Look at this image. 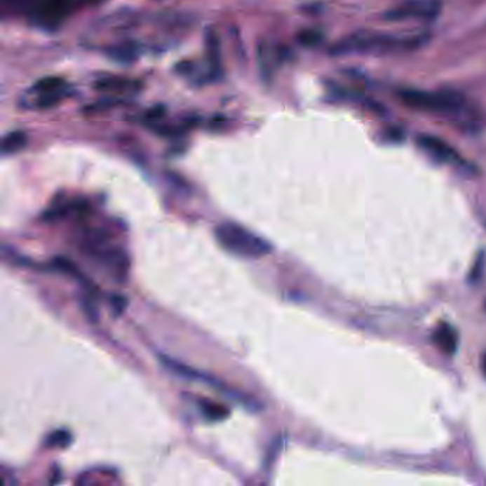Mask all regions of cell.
Masks as SVG:
<instances>
[{
  "mask_svg": "<svg viewBox=\"0 0 486 486\" xmlns=\"http://www.w3.org/2000/svg\"><path fill=\"white\" fill-rule=\"evenodd\" d=\"M214 233L221 247L243 258H262L273 251L267 240L231 221L217 226Z\"/></svg>",
  "mask_w": 486,
  "mask_h": 486,
  "instance_id": "cell-1",
  "label": "cell"
},
{
  "mask_svg": "<svg viewBox=\"0 0 486 486\" xmlns=\"http://www.w3.org/2000/svg\"><path fill=\"white\" fill-rule=\"evenodd\" d=\"M422 43L421 37L414 39H398V37H389L386 34L381 33H370V32H361L352 34L344 40H341L338 44H335L332 53L335 55H345L352 52H385V50H395V49H414Z\"/></svg>",
  "mask_w": 486,
  "mask_h": 486,
  "instance_id": "cell-2",
  "label": "cell"
},
{
  "mask_svg": "<svg viewBox=\"0 0 486 486\" xmlns=\"http://www.w3.org/2000/svg\"><path fill=\"white\" fill-rule=\"evenodd\" d=\"M398 97L411 109L429 113H455L465 104L464 97L454 92L431 93L415 90V88H404L398 92Z\"/></svg>",
  "mask_w": 486,
  "mask_h": 486,
  "instance_id": "cell-3",
  "label": "cell"
},
{
  "mask_svg": "<svg viewBox=\"0 0 486 486\" xmlns=\"http://www.w3.org/2000/svg\"><path fill=\"white\" fill-rule=\"evenodd\" d=\"M160 361H161V364H163L168 371H171V372L175 374V375H179V377H182V378H187V379H193V381H194V379H196V381H201V382H204L205 385H208V386H211V388H214V389H218V391H221V392H224L226 396H230L231 400H234V401H237V403H241L243 405H245V408H248V410H251V411L259 410L258 401H255V400H252V398H250L248 395H244V393H241L240 391H237V389L229 386L226 382L220 381L218 378H212V377L207 375L205 372H201V371L194 370V368H191V367H189V365H184V364L179 363L177 360H173V358H170V357L161 356V357H160Z\"/></svg>",
  "mask_w": 486,
  "mask_h": 486,
  "instance_id": "cell-4",
  "label": "cell"
},
{
  "mask_svg": "<svg viewBox=\"0 0 486 486\" xmlns=\"http://www.w3.org/2000/svg\"><path fill=\"white\" fill-rule=\"evenodd\" d=\"M77 0H27L32 22L43 29H56L73 12Z\"/></svg>",
  "mask_w": 486,
  "mask_h": 486,
  "instance_id": "cell-5",
  "label": "cell"
},
{
  "mask_svg": "<svg viewBox=\"0 0 486 486\" xmlns=\"http://www.w3.org/2000/svg\"><path fill=\"white\" fill-rule=\"evenodd\" d=\"M69 95V86L60 77H44L36 81L25 95V104L32 109H50Z\"/></svg>",
  "mask_w": 486,
  "mask_h": 486,
  "instance_id": "cell-6",
  "label": "cell"
},
{
  "mask_svg": "<svg viewBox=\"0 0 486 486\" xmlns=\"http://www.w3.org/2000/svg\"><path fill=\"white\" fill-rule=\"evenodd\" d=\"M440 0H408L385 12L384 19L389 22L403 20H432L440 13Z\"/></svg>",
  "mask_w": 486,
  "mask_h": 486,
  "instance_id": "cell-7",
  "label": "cell"
},
{
  "mask_svg": "<svg viewBox=\"0 0 486 486\" xmlns=\"http://www.w3.org/2000/svg\"><path fill=\"white\" fill-rule=\"evenodd\" d=\"M417 144L424 153L438 163H462L459 154L448 143L435 136L419 135Z\"/></svg>",
  "mask_w": 486,
  "mask_h": 486,
  "instance_id": "cell-8",
  "label": "cell"
},
{
  "mask_svg": "<svg viewBox=\"0 0 486 486\" xmlns=\"http://www.w3.org/2000/svg\"><path fill=\"white\" fill-rule=\"evenodd\" d=\"M432 342L438 346L439 351L447 353V356H452V353L457 352L459 342L458 332L451 324L440 323L432 332Z\"/></svg>",
  "mask_w": 486,
  "mask_h": 486,
  "instance_id": "cell-9",
  "label": "cell"
},
{
  "mask_svg": "<svg viewBox=\"0 0 486 486\" xmlns=\"http://www.w3.org/2000/svg\"><path fill=\"white\" fill-rule=\"evenodd\" d=\"M27 143V137L25 133L22 131H12L9 133L8 136H5L4 142H2V153L6 154H15L18 151H20L22 149H25Z\"/></svg>",
  "mask_w": 486,
  "mask_h": 486,
  "instance_id": "cell-10",
  "label": "cell"
},
{
  "mask_svg": "<svg viewBox=\"0 0 486 486\" xmlns=\"http://www.w3.org/2000/svg\"><path fill=\"white\" fill-rule=\"evenodd\" d=\"M198 408L203 412L204 418H207L208 421H221L230 414V411L224 405H220L207 400H201L198 403Z\"/></svg>",
  "mask_w": 486,
  "mask_h": 486,
  "instance_id": "cell-11",
  "label": "cell"
},
{
  "mask_svg": "<svg viewBox=\"0 0 486 486\" xmlns=\"http://www.w3.org/2000/svg\"><path fill=\"white\" fill-rule=\"evenodd\" d=\"M72 435L70 432L65 431V429H59L52 432L48 438H46V445L50 448H65L70 444Z\"/></svg>",
  "mask_w": 486,
  "mask_h": 486,
  "instance_id": "cell-12",
  "label": "cell"
},
{
  "mask_svg": "<svg viewBox=\"0 0 486 486\" xmlns=\"http://www.w3.org/2000/svg\"><path fill=\"white\" fill-rule=\"evenodd\" d=\"M321 33L316 32V30H305L302 33H299V41L305 46H316L321 41Z\"/></svg>",
  "mask_w": 486,
  "mask_h": 486,
  "instance_id": "cell-13",
  "label": "cell"
},
{
  "mask_svg": "<svg viewBox=\"0 0 486 486\" xmlns=\"http://www.w3.org/2000/svg\"><path fill=\"white\" fill-rule=\"evenodd\" d=\"M483 269H485V258H483V254H479L475 265L472 267V271H471V276H469V281L471 283H478L483 274Z\"/></svg>",
  "mask_w": 486,
  "mask_h": 486,
  "instance_id": "cell-14",
  "label": "cell"
},
{
  "mask_svg": "<svg viewBox=\"0 0 486 486\" xmlns=\"http://www.w3.org/2000/svg\"><path fill=\"white\" fill-rule=\"evenodd\" d=\"M386 139L389 142L398 143V142H401L404 139V133L400 128H392V130H389V133L386 135Z\"/></svg>",
  "mask_w": 486,
  "mask_h": 486,
  "instance_id": "cell-15",
  "label": "cell"
},
{
  "mask_svg": "<svg viewBox=\"0 0 486 486\" xmlns=\"http://www.w3.org/2000/svg\"><path fill=\"white\" fill-rule=\"evenodd\" d=\"M79 4H83V5H99L102 2H104V0H77Z\"/></svg>",
  "mask_w": 486,
  "mask_h": 486,
  "instance_id": "cell-16",
  "label": "cell"
},
{
  "mask_svg": "<svg viewBox=\"0 0 486 486\" xmlns=\"http://www.w3.org/2000/svg\"><path fill=\"white\" fill-rule=\"evenodd\" d=\"M480 368H482V372L483 375L486 377V352L482 356V360H480Z\"/></svg>",
  "mask_w": 486,
  "mask_h": 486,
  "instance_id": "cell-17",
  "label": "cell"
},
{
  "mask_svg": "<svg viewBox=\"0 0 486 486\" xmlns=\"http://www.w3.org/2000/svg\"><path fill=\"white\" fill-rule=\"evenodd\" d=\"M485 309H486V301H485Z\"/></svg>",
  "mask_w": 486,
  "mask_h": 486,
  "instance_id": "cell-18",
  "label": "cell"
}]
</instances>
